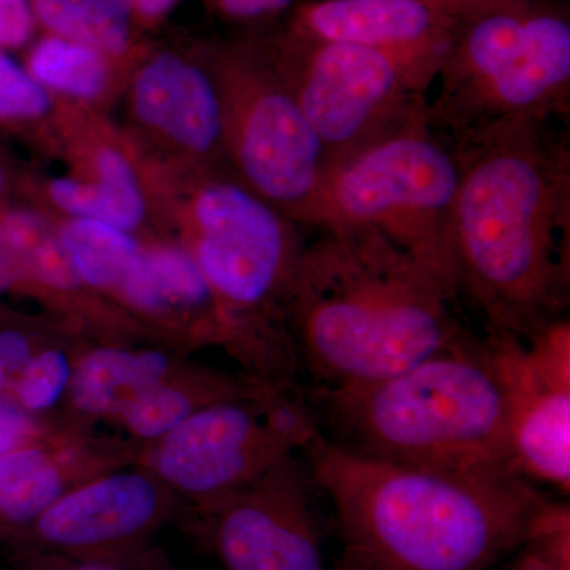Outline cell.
<instances>
[{
    "label": "cell",
    "mask_w": 570,
    "mask_h": 570,
    "mask_svg": "<svg viewBox=\"0 0 570 570\" xmlns=\"http://www.w3.org/2000/svg\"><path fill=\"white\" fill-rule=\"evenodd\" d=\"M568 124L509 122L449 140L460 165L452 224L456 288L489 333L531 340L568 317Z\"/></svg>",
    "instance_id": "1"
},
{
    "label": "cell",
    "mask_w": 570,
    "mask_h": 570,
    "mask_svg": "<svg viewBox=\"0 0 570 570\" xmlns=\"http://www.w3.org/2000/svg\"><path fill=\"white\" fill-rule=\"evenodd\" d=\"M347 561L370 570H489L538 534L557 502L512 468L385 463L318 433L303 450Z\"/></svg>",
    "instance_id": "2"
},
{
    "label": "cell",
    "mask_w": 570,
    "mask_h": 570,
    "mask_svg": "<svg viewBox=\"0 0 570 570\" xmlns=\"http://www.w3.org/2000/svg\"><path fill=\"white\" fill-rule=\"evenodd\" d=\"M311 232L287 322L314 389L373 384L471 335L456 285L438 269L371 228Z\"/></svg>",
    "instance_id": "3"
},
{
    "label": "cell",
    "mask_w": 570,
    "mask_h": 570,
    "mask_svg": "<svg viewBox=\"0 0 570 570\" xmlns=\"http://www.w3.org/2000/svg\"><path fill=\"white\" fill-rule=\"evenodd\" d=\"M154 234L194 258L234 333L246 376L298 389L288 302L307 228L262 200L228 171L164 163L134 145Z\"/></svg>",
    "instance_id": "4"
},
{
    "label": "cell",
    "mask_w": 570,
    "mask_h": 570,
    "mask_svg": "<svg viewBox=\"0 0 570 570\" xmlns=\"http://www.w3.org/2000/svg\"><path fill=\"white\" fill-rule=\"evenodd\" d=\"M306 397L321 433L366 459L444 471L512 468L504 387L485 337L471 333L382 381Z\"/></svg>",
    "instance_id": "5"
},
{
    "label": "cell",
    "mask_w": 570,
    "mask_h": 570,
    "mask_svg": "<svg viewBox=\"0 0 570 570\" xmlns=\"http://www.w3.org/2000/svg\"><path fill=\"white\" fill-rule=\"evenodd\" d=\"M428 99L450 141L521 121L570 116V21L546 0H502L460 21Z\"/></svg>",
    "instance_id": "6"
},
{
    "label": "cell",
    "mask_w": 570,
    "mask_h": 570,
    "mask_svg": "<svg viewBox=\"0 0 570 570\" xmlns=\"http://www.w3.org/2000/svg\"><path fill=\"white\" fill-rule=\"evenodd\" d=\"M459 181L455 148L423 111L325 171L307 228H371L456 285L452 224Z\"/></svg>",
    "instance_id": "7"
},
{
    "label": "cell",
    "mask_w": 570,
    "mask_h": 570,
    "mask_svg": "<svg viewBox=\"0 0 570 570\" xmlns=\"http://www.w3.org/2000/svg\"><path fill=\"white\" fill-rule=\"evenodd\" d=\"M198 50L223 104L228 170L266 204L307 228L326 159L294 94L258 39Z\"/></svg>",
    "instance_id": "8"
},
{
    "label": "cell",
    "mask_w": 570,
    "mask_h": 570,
    "mask_svg": "<svg viewBox=\"0 0 570 570\" xmlns=\"http://www.w3.org/2000/svg\"><path fill=\"white\" fill-rule=\"evenodd\" d=\"M317 433L316 414L299 390L266 389L198 409L146 445L141 461L171 493L200 510L302 453Z\"/></svg>",
    "instance_id": "9"
},
{
    "label": "cell",
    "mask_w": 570,
    "mask_h": 570,
    "mask_svg": "<svg viewBox=\"0 0 570 570\" xmlns=\"http://www.w3.org/2000/svg\"><path fill=\"white\" fill-rule=\"evenodd\" d=\"M258 41L316 132L326 170L426 111L430 89L385 52L287 29Z\"/></svg>",
    "instance_id": "10"
},
{
    "label": "cell",
    "mask_w": 570,
    "mask_h": 570,
    "mask_svg": "<svg viewBox=\"0 0 570 570\" xmlns=\"http://www.w3.org/2000/svg\"><path fill=\"white\" fill-rule=\"evenodd\" d=\"M325 499L302 452L197 512L202 534L225 570H328Z\"/></svg>",
    "instance_id": "11"
},
{
    "label": "cell",
    "mask_w": 570,
    "mask_h": 570,
    "mask_svg": "<svg viewBox=\"0 0 570 570\" xmlns=\"http://www.w3.org/2000/svg\"><path fill=\"white\" fill-rule=\"evenodd\" d=\"M55 100V157L66 170L50 178L22 176L18 194L55 216L154 235L134 145L124 127L108 112Z\"/></svg>",
    "instance_id": "12"
},
{
    "label": "cell",
    "mask_w": 570,
    "mask_h": 570,
    "mask_svg": "<svg viewBox=\"0 0 570 570\" xmlns=\"http://www.w3.org/2000/svg\"><path fill=\"white\" fill-rule=\"evenodd\" d=\"M508 406L509 459L534 485L570 487V324L561 318L531 340L485 336Z\"/></svg>",
    "instance_id": "13"
},
{
    "label": "cell",
    "mask_w": 570,
    "mask_h": 570,
    "mask_svg": "<svg viewBox=\"0 0 570 570\" xmlns=\"http://www.w3.org/2000/svg\"><path fill=\"white\" fill-rule=\"evenodd\" d=\"M140 151L195 170L228 171L219 91L200 50L146 45L122 96Z\"/></svg>",
    "instance_id": "14"
},
{
    "label": "cell",
    "mask_w": 570,
    "mask_h": 570,
    "mask_svg": "<svg viewBox=\"0 0 570 570\" xmlns=\"http://www.w3.org/2000/svg\"><path fill=\"white\" fill-rule=\"evenodd\" d=\"M174 498L145 466L118 468L75 487L22 532L43 557L118 568L170 519Z\"/></svg>",
    "instance_id": "15"
},
{
    "label": "cell",
    "mask_w": 570,
    "mask_h": 570,
    "mask_svg": "<svg viewBox=\"0 0 570 570\" xmlns=\"http://www.w3.org/2000/svg\"><path fill=\"white\" fill-rule=\"evenodd\" d=\"M110 303L156 340L219 346L234 355V333L212 285L190 254L163 236H141Z\"/></svg>",
    "instance_id": "16"
},
{
    "label": "cell",
    "mask_w": 570,
    "mask_h": 570,
    "mask_svg": "<svg viewBox=\"0 0 570 570\" xmlns=\"http://www.w3.org/2000/svg\"><path fill=\"white\" fill-rule=\"evenodd\" d=\"M459 26L434 0H306L295 6L285 29L385 52L430 89Z\"/></svg>",
    "instance_id": "17"
},
{
    "label": "cell",
    "mask_w": 570,
    "mask_h": 570,
    "mask_svg": "<svg viewBox=\"0 0 570 570\" xmlns=\"http://www.w3.org/2000/svg\"><path fill=\"white\" fill-rule=\"evenodd\" d=\"M0 213L20 249L21 296L40 303L56 324L67 330L105 340L153 336L82 283L63 249L50 214L24 198L2 202Z\"/></svg>",
    "instance_id": "18"
},
{
    "label": "cell",
    "mask_w": 570,
    "mask_h": 570,
    "mask_svg": "<svg viewBox=\"0 0 570 570\" xmlns=\"http://www.w3.org/2000/svg\"><path fill=\"white\" fill-rule=\"evenodd\" d=\"M22 55V67L55 99L110 111L122 100L135 61H121L105 52L40 32Z\"/></svg>",
    "instance_id": "19"
},
{
    "label": "cell",
    "mask_w": 570,
    "mask_h": 570,
    "mask_svg": "<svg viewBox=\"0 0 570 570\" xmlns=\"http://www.w3.org/2000/svg\"><path fill=\"white\" fill-rule=\"evenodd\" d=\"M181 370L160 348L94 347L75 358L69 395L85 419H116L130 401Z\"/></svg>",
    "instance_id": "20"
},
{
    "label": "cell",
    "mask_w": 570,
    "mask_h": 570,
    "mask_svg": "<svg viewBox=\"0 0 570 570\" xmlns=\"http://www.w3.org/2000/svg\"><path fill=\"white\" fill-rule=\"evenodd\" d=\"M268 389L254 379L234 376L205 367H184L153 385L119 412V423L142 444H153L170 433L198 409L261 395Z\"/></svg>",
    "instance_id": "21"
},
{
    "label": "cell",
    "mask_w": 570,
    "mask_h": 570,
    "mask_svg": "<svg viewBox=\"0 0 570 570\" xmlns=\"http://www.w3.org/2000/svg\"><path fill=\"white\" fill-rule=\"evenodd\" d=\"M39 31L88 45L121 61L146 48L138 40L132 0H31Z\"/></svg>",
    "instance_id": "22"
},
{
    "label": "cell",
    "mask_w": 570,
    "mask_h": 570,
    "mask_svg": "<svg viewBox=\"0 0 570 570\" xmlns=\"http://www.w3.org/2000/svg\"><path fill=\"white\" fill-rule=\"evenodd\" d=\"M56 100L21 62L0 50V137L26 142L55 157Z\"/></svg>",
    "instance_id": "23"
},
{
    "label": "cell",
    "mask_w": 570,
    "mask_h": 570,
    "mask_svg": "<svg viewBox=\"0 0 570 570\" xmlns=\"http://www.w3.org/2000/svg\"><path fill=\"white\" fill-rule=\"evenodd\" d=\"M75 360L61 347L39 348L11 384L14 403L29 414L55 407L69 392Z\"/></svg>",
    "instance_id": "24"
},
{
    "label": "cell",
    "mask_w": 570,
    "mask_h": 570,
    "mask_svg": "<svg viewBox=\"0 0 570 570\" xmlns=\"http://www.w3.org/2000/svg\"><path fill=\"white\" fill-rule=\"evenodd\" d=\"M509 570H570L568 505L557 504L538 534L521 547Z\"/></svg>",
    "instance_id": "25"
},
{
    "label": "cell",
    "mask_w": 570,
    "mask_h": 570,
    "mask_svg": "<svg viewBox=\"0 0 570 570\" xmlns=\"http://www.w3.org/2000/svg\"><path fill=\"white\" fill-rule=\"evenodd\" d=\"M70 433H51L36 444L0 456V512L18 490L55 455Z\"/></svg>",
    "instance_id": "26"
},
{
    "label": "cell",
    "mask_w": 570,
    "mask_h": 570,
    "mask_svg": "<svg viewBox=\"0 0 570 570\" xmlns=\"http://www.w3.org/2000/svg\"><path fill=\"white\" fill-rule=\"evenodd\" d=\"M50 436L32 414L18 406L13 400L0 396V456L28 448Z\"/></svg>",
    "instance_id": "27"
},
{
    "label": "cell",
    "mask_w": 570,
    "mask_h": 570,
    "mask_svg": "<svg viewBox=\"0 0 570 570\" xmlns=\"http://www.w3.org/2000/svg\"><path fill=\"white\" fill-rule=\"evenodd\" d=\"M39 33L31 0H0V50L24 51Z\"/></svg>",
    "instance_id": "28"
},
{
    "label": "cell",
    "mask_w": 570,
    "mask_h": 570,
    "mask_svg": "<svg viewBox=\"0 0 570 570\" xmlns=\"http://www.w3.org/2000/svg\"><path fill=\"white\" fill-rule=\"evenodd\" d=\"M37 351L39 344L29 333L17 328L0 330V392L10 390Z\"/></svg>",
    "instance_id": "29"
},
{
    "label": "cell",
    "mask_w": 570,
    "mask_h": 570,
    "mask_svg": "<svg viewBox=\"0 0 570 570\" xmlns=\"http://www.w3.org/2000/svg\"><path fill=\"white\" fill-rule=\"evenodd\" d=\"M298 0H213L220 14L234 21H257L291 9Z\"/></svg>",
    "instance_id": "30"
},
{
    "label": "cell",
    "mask_w": 570,
    "mask_h": 570,
    "mask_svg": "<svg viewBox=\"0 0 570 570\" xmlns=\"http://www.w3.org/2000/svg\"><path fill=\"white\" fill-rule=\"evenodd\" d=\"M181 0H132L138 29L154 28L164 21Z\"/></svg>",
    "instance_id": "31"
},
{
    "label": "cell",
    "mask_w": 570,
    "mask_h": 570,
    "mask_svg": "<svg viewBox=\"0 0 570 570\" xmlns=\"http://www.w3.org/2000/svg\"><path fill=\"white\" fill-rule=\"evenodd\" d=\"M36 570H119V568L104 564V562L73 561L58 557H41L39 568Z\"/></svg>",
    "instance_id": "32"
},
{
    "label": "cell",
    "mask_w": 570,
    "mask_h": 570,
    "mask_svg": "<svg viewBox=\"0 0 570 570\" xmlns=\"http://www.w3.org/2000/svg\"><path fill=\"white\" fill-rule=\"evenodd\" d=\"M21 178L22 175L18 174L10 160L0 163V202L9 200V198H13L14 194H18Z\"/></svg>",
    "instance_id": "33"
},
{
    "label": "cell",
    "mask_w": 570,
    "mask_h": 570,
    "mask_svg": "<svg viewBox=\"0 0 570 570\" xmlns=\"http://www.w3.org/2000/svg\"><path fill=\"white\" fill-rule=\"evenodd\" d=\"M145 570H176L174 568H168V566L159 564L156 561H149L148 566H146Z\"/></svg>",
    "instance_id": "34"
},
{
    "label": "cell",
    "mask_w": 570,
    "mask_h": 570,
    "mask_svg": "<svg viewBox=\"0 0 570 570\" xmlns=\"http://www.w3.org/2000/svg\"><path fill=\"white\" fill-rule=\"evenodd\" d=\"M335 570H370V569H365V568H362V566L354 564V562L346 561V562H344L343 566H340V568H337Z\"/></svg>",
    "instance_id": "35"
}]
</instances>
